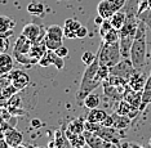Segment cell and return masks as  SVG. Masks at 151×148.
<instances>
[{
	"instance_id": "obj_1",
	"label": "cell",
	"mask_w": 151,
	"mask_h": 148,
	"mask_svg": "<svg viewBox=\"0 0 151 148\" xmlns=\"http://www.w3.org/2000/svg\"><path fill=\"white\" fill-rule=\"evenodd\" d=\"M147 29L149 27L146 26V23L139 19L134 40H133V44H132V49H130V61H132L133 66L136 67V70L139 72H142L146 66Z\"/></svg>"
},
{
	"instance_id": "obj_2",
	"label": "cell",
	"mask_w": 151,
	"mask_h": 148,
	"mask_svg": "<svg viewBox=\"0 0 151 148\" xmlns=\"http://www.w3.org/2000/svg\"><path fill=\"white\" fill-rule=\"evenodd\" d=\"M98 67H99V62H98V58L96 57L93 63L87 66V68H85L83 77H81V81H80V85H79L78 93H76V99L79 102H83L84 98L87 97L89 93H92L94 89H97L102 84L101 81L97 80Z\"/></svg>"
},
{
	"instance_id": "obj_3",
	"label": "cell",
	"mask_w": 151,
	"mask_h": 148,
	"mask_svg": "<svg viewBox=\"0 0 151 148\" xmlns=\"http://www.w3.org/2000/svg\"><path fill=\"white\" fill-rule=\"evenodd\" d=\"M97 58L101 66H106L111 68L122 61V51H120V44L116 43H106L101 40V45L97 51Z\"/></svg>"
},
{
	"instance_id": "obj_4",
	"label": "cell",
	"mask_w": 151,
	"mask_h": 148,
	"mask_svg": "<svg viewBox=\"0 0 151 148\" xmlns=\"http://www.w3.org/2000/svg\"><path fill=\"white\" fill-rule=\"evenodd\" d=\"M136 72H137V70H136V67L133 66L130 58H122V61H120L119 63H116L115 66H112L110 68V74L111 75L120 76V77L125 79L127 81H128Z\"/></svg>"
},
{
	"instance_id": "obj_5",
	"label": "cell",
	"mask_w": 151,
	"mask_h": 148,
	"mask_svg": "<svg viewBox=\"0 0 151 148\" xmlns=\"http://www.w3.org/2000/svg\"><path fill=\"white\" fill-rule=\"evenodd\" d=\"M37 64H40L42 67H48V66H50V64H53L57 70L61 71L65 67V61L62 57L57 56V53L54 50H47L45 53H44V56L40 58Z\"/></svg>"
},
{
	"instance_id": "obj_6",
	"label": "cell",
	"mask_w": 151,
	"mask_h": 148,
	"mask_svg": "<svg viewBox=\"0 0 151 148\" xmlns=\"http://www.w3.org/2000/svg\"><path fill=\"white\" fill-rule=\"evenodd\" d=\"M9 74H11V77H12L13 87H14L18 92H21L25 88H27L30 84V81H31L29 75L21 70H12Z\"/></svg>"
},
{
	"instance_id": "obj_7",
	"label": "cell",
	"mask_w": 151,
	"mask_h": 148,
	"mask_svg": "<svg viewBox=\"0 0 151 148\" xmlns=\"http://www.w3.org/2000/svg\"><path fill=\"white\" fill-rule=\"evenodd\" d=\"M22 35L27 37L31 43H34V41H36L37 39H39L40 36H43V35H45L47 34V30H44L42 26H39V25H36V23H27V25L22 29Z\"/></svg>"
},
{
	"instance_id": "obj_8",
	"label": "cell",
	"mask_w": 151,
	"mask_h": 148,
	"mask_svg": "<svg viewBox=\"0 0 151 148\" xmlns=\"http://www.w3.org/2000/svg\"><path fill=\"white\" fill-rule=\"evenodd\" d=\"M3 135H4L6 143L9 144L11 148L19 146V144H22V142H23V134L21 132H18L14 126L6 128L4 132H3Z\"/></svg>"
},
{
	"instance_id": "obj_9",
	"label": "cell",
	"mask_w": 151,
	"mask_h": 148,
	"mask_svg": "<svg viewBox=\"0 0 151 148\" xmlns=\"http://www.w3.org/2000/svg\"><path fill=\"white\" fill-rule=\"evenodd\" d=\"M102 85H104L105 94L107 95L109 98L114 99V101H122V99H124V94H125L128 84H127L125 87H115V85L109 84L107 81H104Z\"/></svg>"
},
{
	"instance_id": "obj_10",
	"label": "cell",
	"mask_w": 151,
	"mask_h": 148,
	"mask_svg": "<svg viewBox=\"0 0 151 148\" xmlns=\"http://www.w3.org/2000/svg\"><path fill=\"white\" fill-rule=\"evenodd\" d=\"M6 108L8 111L12 113L13 116H19V115H25V109L22 108V101H21V97L18 94L12 95L11 98L8 99V103H6Z\"/></svg>"
},
{
	"instance_id": "obj_11",
	"label": "cell",
	"mask_w": 151,
	"mask_h": 148,
	"mask_svg": "<svg viewBox=\"0 0 151 148\" xmlns=\"http://www.w3.org/2000/svg\"><path fill=\"white\" fill-rule=\"evenodd\" d=\"M124 99L128 101L134 108H138L141 111V106H142V92L133 90L128 85L127 90H125V94H124Z\"/></svg>"
},
{
	"instance_id": "obj_12",
	"label": "cell",
	"mask_w": 151,
	"mask_h": 148,
	"mask_svg": "<svg viewBox=\"0 0 151 148\" xmlns=\"http://www.w3.org/2000/svg\"><path fill=\"white\" fill-rule=\"evenodd\" d=\"M14 26H16V21L12 17L0 16V35H5L8 37L12 36Z\"/></svg>"
},
{
	"instance_id": "obj_13",
	"label": "cell",
	"mask_w": 151,
	"mask_h": 148,
	"mask_svg": "<svg viewBox=\"0 0 151 148\" xmlns=\"http://www.w3.org/2000/svg\"><path fill=\"white\" fill-rule=\"evenodd\" d=\"M31 45H32L31 41L21 34V35L18 36V39L16 40V43H14V46H13V53L29 54L30 49H31Z\"/></svg>"
},
{
	"instance_id": "obj_14",
	"label": "cell",
	"mask_w": 151,
	"mask_h": 148,
	"mask_svg": "<svg viewBox=\"0 0 151 148\" xmlns=\"http://www.w3.org/2000/svg\"><path fill=\"white\" fill-rule=\"evenodd\" d=\"M83 134H84V138H85V143H87L91 148H102L105 146L106 140L104 138H101L98 134H96L93 132H89V130H85Z\"/></svg>"
},
{
	"instance_id": "obj_15",
	"label": "cell",
	"mask_w": 151,
	"mask_h": 148,
	"mask_svg": "<svg viewBox=\"0 0 151 148\" xmlns=\"http://www.w3.org/2000/svg\"><path fill=\"white\" fill-rule=\"evenodd\" d=\"M145 84H146V77H145V75L139 71H137L136 74L128 80L129 88L133 89V90H137V92H143Z\"/></svg>"
},
{
	"instance_id": "obj_16",
	"label": "cell",
	"mask_w": 151,
	"mask_h": 148,
	"mask_svg": "<svg viewBox=\"0 0 151 148\" xmlns=\"http://www.w3.org/2000/svg\"><path fill=\"white\" fill-rule=\"evenodd\" d=\"M54 143L58 148H73L71 146L70 140H68L67 135H66V129L62 128V129H58L54 132Z\"/></svg>"
},
{
	"instance_id": "obj_17",
	"label": "cell",
	"mask_w": 151,
	"mask_h": 148,
	"mask_svg": "<svg viewBox=\"0 0 151 148\" xmlns=\"http://www.w3.org/2000/svg\"><path fill=\"white\" fill-rule=\"evenodd\" d=\"M106 117H107V112L97 107L93 109H89V112L87 115V121L94 122V124H102V121H104Z\"/></svg>"
},
{
	"instance_id": "obj_18",
	"label": "cell",
	"mask_w": 151,
	"mask_h": 148,
	"mask_svg": "<svg viewBox=\"0 0 151 148\" xmlns=\"http://www.w3.org/2000/svg\"><path fill=\"white\" fill-rule=\"evenodd\" d=\"M97 13H98V16H101L104 19H110L111 16L115 13V10L110 5V3L107 0H101L97 5Z\"/></svg>"
},
{
	"instance_id": "obj_19",
	"label": "cell",
	"mask_w": 151,
	"mask_h": 148,
	"mask_svg": "<svg viewBox=\"0 0 151 148\" xmlns=\"http://www.w3.org/2000/svg\"><path fill=\"white\" fill-rule=\"evenodd\" d=\"M13 70V57L9 56L8 53L0 54V72L3 75L9 74Z\"/></svg>"
},
{
	"instance_id": "obj_20",
	"label": "cell",
	"mask_w": 151,
	"mask_h": 148,
	"mask_svg": "<svg viewBox=\"0 0 151 148\" xmlns=\"http://www.w3.org/2000/svg\"><path fill=\"white\" fill-rule=\"evenodd\" d=\"M125 18H127V16H125V12L124 10H118V12H115L114 14L111 16V18H110V22H111V25L112 27H114L115 30H122V27L124 26V23H125Z\"/></svg>"
},
{
	"instance_id": "obj_21",
	"label": "cell",
	"mask_w": 151,
	"mask_h": 148,
	"mask_svg": "<svg viewBox=\"0 0 151 148\" xmlns=\"http://www.w3.org/2000/svg\"><path fill=\"white\" fill-rule=\"evenodd\" d=\"M66 130L75 134H83L85 132V121L83 119H75L68 122Z\"/></svg>"
},
{
	"instance_id": "obj_22",
	"label": "cell",
	"mask_w": 151,
	"mask_h": 148,
	"mask_svg": "<svg viewBox=\"0 0 151 148\" xmlns=\"http://www.w3.org/2000/svg\"><path fill=\"white\" fill-rule=\"evenodd\" d=\"M48 39H53V40H61L63 39V27L58 26V25H52L47 29V35Z\"/></svg>"
},
{
	"instance_id": "obj_23",
	"label": "cell",
	"mask_w": 151,
	"mask_h": 148,
	"mask_svg": "<svg viewBox=\"0 0 151 148\" xmlns=\"http://www.w3.org/2000/svg\"><path fill=\"white\" fill-rule=\"evenodd\" d=\"M66 135L68 140H70L71 146L75 147V148H83L85 143V138H84V134H75V133H71V132H67L66 130Z\"/></svg>"
},
{
	"instance_id": "obj_24",
	"label": "cell",
	"mask_w": 151,
	"mask_h": 148,
	"mask_svg": "<svg viewBox=\"0 0 151 148\" xmlns=\"http://www.w3.org/2000/svg\"><path fill=\"white\" fill-rule=\"evenodd\" d=\"M112 117H114V128L115 129H119V130H124L129 126L130 124V120L128 116H123V115H119V113H114L112 115Z\"/></svg>"
},
{
	"instance_id": "obj_25",
	"label": "cell",
	"mask_w": 151,
	"mask_h": 148,
	"mask_svg": "<svg viewBox=\"0 0 151 148\" xmlns=\"http://www.w3.org/2000/svg\"><path fill=\"white\" fill-rule=\"evenodd\" d=\"M99 102H101V98H99L98 94H96V93H89L87 97L84 98L83 104L88 109H93V108H97L98 107Z\"/></svg>"
},
{
	"instance_id": "obj_26",
	"label": "cell",
	"mask_w": 151,
	"mask_h": 148,
	"mask_svg": "<svg viewBox=\"0 0 151 148\" xmlns=\"http://www.w3.org/2000/svg\"><path fill=\"white\" fill-rule=\"evenodd\" d=\"M27 12L32 16H43L44 12H45V6H44L43 3H39V1H31L29 5H27Z\"/></svg>"
},
{
	"instance_id": "obj_27",
	"label": "cell",
	"mask_w": 151,
	"mask_h": 148,
	"mask_svg": "<svg viewBox=\"0 0 151 148\" xmlns=\"http://www.w3.org/2000/svg\"><path fill=\"white\" fill-rule=\"evenodd\" d=\"M134 108L132 104L125 101V99H122V101H119V104L118 107H116V113H119V115H123V116H128L130 111Z\"/></svg>"
},
{
	"instance_id": "obj_28",
	"label": "cell",
	"mask_w": 151,
	"mask_h": 148,
	"mask_svg": "<svg viewBox=\"0 0 151 148\" xmlns=\"http://www.w3.org/2000/svg\"><path fill=\"white\" fill-rule=\"evenodd\" d=\"M106 43H116V41L120 40V31L119 30H115V29H111L106 34V36L102 39Z\"/></svg>"
},
{
	"instance_id": "obj_29",
	"label": "cell",
	"mask_w": 151,
	"mask_h": 148,
	"mask_svg": "<svg viewBox=\"0 0 151 148\" xmlns=\"http://www.w3.org/2000/svg\"><path fill=\"white\" fill-rule=\"evenodd\" d=\"M13 58H16V61L18 62L22 66H31L32 62L29 54H18V53H13Z\"/></svg>"
},
{
	"instance_id": "obj_30",
	"label": "cell",
	"mask_w": 151,
	"mask_h": 148,
	"mask_svg": "<svg viewBox=\"0 0 151 148\" xmlns=\"http://www.w3.org/2000/svg\"><path fill=\"white\" fill-rule=\"evenodd\" d=\"M109 76H110V68L106 67V66H101V64H99L98 71H97V80L101 81V82H104Z\"/></svg>"
},
{
	"instance_id": "obj_31",
	"label": "cell",
	"mask_w": 151,
	"mask_h": 148,
	"mask_svg": "<svg viewBox=\"0 0 151 148\" xmlns=\"http://www.w3.org/2000/svg\"><path fill=\"white\" fill-rule=\"evenodd\" d=\"M111 29H114V27H112L110 19H104V22L99 25V35H101V39H104L106 36V34H107Z\"/></svg>"
},
{
	"instance_id": "obj_32",
	"label": "cell",
	"mask_w": 151,
	"mask_h": 148,
	"mask_svg": "<svg viewBox=\"0 0 151 148\" xmlns=\"http://www.w3.org/2000/svg\"><path fill=\"white\" fill-rule=\"evenodd\" d=\"M80 26H81V23L75 18H67L63 23V27H66V29H68V30H73V31H76Z\"/></svg>"
},
{
	"instance_id": "obj_33",
	"label": "cell",
	"mask_w": 151,
	"mask_h": 148,
	"mask_svg": "<svg viewBox=\"0 0 151 148\" xmlns=\"http://www.w3.org/2000/svg\"><path fill=\"white\" fill-rule=\"evenodd\" d=\"M45 45L48 50H57L60 46H62V41L61 40H53V39H48L45 36Z\"/></svg>"
},
{
	"instance_id": "obj_34",
	"label": "cell",
	"mask_w": 151,
	"mask_h": 148,
	"mask_svg": "<svg viewBox=\"0 0 151 148\" xmlns=\"http://www.w3.org/2000/svg\"><path fill=\"white\" fill-rule=\"evenodd\" d=\"M96 57H97V54H93L92 51H84V53L81 54V62H83L85 66H89V64L93 63Z\"/></svg>"
},
{
	"instance_id": "obj_35",
	"label": "cell",
	"mask_w": 151,
	"mask_h": 148,
	"mask_svg": "<svg viewBox=\"0 0 151 148\" xmlns=\"http://www.w3.org/2000/svg\"><path fill=\"white\" fill-rule=\"evenodd\" d=\"M11 43H9V37L5 35H0V54L6 53L9 50Z\"/></svg>"
},
{
	"instance_id": "obj_36",
	"label": "cell",
	"mask_w": 151,
	"mask_h": 148,
	"mask_svg": "<svg viewBox=\"0 0 151 148\" xmlns=\"http://www.w3.org/2000/svg\"><path fill=\"white\" fill-rule=\"evenodd\" d=\"M138 18L141 21H143L149 29H151V9H147L143 13H141V14L138 16Z\"/></svg>"
},
{
	"instance_id": "obj_37",
	"label": "cell",
	"mask_w": 151,
	"mask_h": 148,
	"mask_svg": "<svg viewBox=\"0 0 151 148\" xmlns=\"http://www.w3.org/2000/svg\"><path fill=\"white\" fill-rule=\"evenodd\" d=\"M107 1L110 3V5L114 8L115 12H118V10H122L123 8H124L127 0H107Z\"/></svg>"
},
{
	"instance_id": "obj_38",
	"label": "cell",
	"mask_w": 151,
	"mask_h": 148,
	"mask_svg": "<svg viewBox=\"0 0 151 148\" xmlns=\"http://www.w3.org/2000/svg\"><path fill=\"white\" fill-rule=\"evenodd\" d=\"M87 36H88V29L85 26H80L76 30V37L78 39H84Z\"/></svg>"
},
{
	"instance_id": "obj_39",
	"label": "cell",
	"mask_w": 151,
	"mask_h": 148,
	"mask_svg": "<svg viewBox=\"0 0 151 148\" xmlns=\"http://www.w3.org/2000/svg\"><path fill=\"white\" fill-rule=\"evenodd\" d=\"M63 36L67 37V39H70V40L78 39V37H76V31L68 30V29H66V27H63Z\"/></svg>"
},
{
	"instance_id": "obj_40",
	"label": "cell",
	"mask_w": 151,
	"mask_h": 148,
	"mask_svg": "<svg viewBox=\"0 0 151 148\" xmlns=\"http://www.w3.org/2000/svg\"><path fill=\"white\" fill-rule=\"evenodd\" d=\"M54 51L57 53V56H60V57H62V58H66L68 56V49H67L66 46H63V45L60 46L57 50H54Z\"/></svg>"
},
{
	"instance_id": "obj_41",
	"label": "cell",
	"mask_w": 151,
	"mask_h": 148,
	"mask_svg": "<svg viewBox=\"0 0 151 148\" xmlns=\"http://www.w3.org/2000/svg\"><path fill=\"white\" fill-rule=\"evenodd\" d=\"M143 93L151 94V74H150V76L146 79V84H145V88H143Z\"/></svg>"
},
{
	"instance_id": "obj_42",
	"label": "cell",
	"mask_w": 151,
	"mask_h": 148,
	"mask_svg": "<svg viewBox=\"0 0 151 148\" xmlns=\"http://www.w3.org/2000/svg\"><path fill=\"white\" fill-rule=\"evenodd\" d=\"M102 125H105V126H114V117H112V115H107V117L102 121Z\"/></svg>"
},
{
	"instance_id": "obj_43",
	"label": "cell",
	"mask_w": 151,
	"mask_h": 148,
	"mask_svg": "<svg viewBox=\"0 0 151 148\" xmlns=\"http://www.w3.org/2000/svg\"><path fill=\"white\" fill-rule=\"evenodd\" d=\"M0 148H11L9 147V144L6 143V140H5L3 134H0Z\"/></svg>"
},
{
	"instance_id": "obj_44",
	"label": "cell",
	"mask_w": 151,
	"mask_h": 148,
	"mask_svg": "<svg viewBox=\"0 0 151 148\" xmlns=\"http://www.w3.org/2000/svg\"><path fill=\"white\" fill-rule=\"evenodd\" d=\"M31 126L32 128H40V126H42V121L37 120V119H34L31 121Z\"/></svg>"
},
{
	"instance_id": "obj_45",
	"label": "cell",
	"mask_w": 151,
	"mask_h": 148,
	"mask_svg": "<svg viewBox=\"0 0 151 148\" xmlns=\"http://www.w3.org/2000/svg\"><path fill=\"white\" fill-rule=\"evenodd\" d=\"M102 148H120V147H119V146H116V144H114V143L106 142V143H105V146L102 147Z\"/></svg>"
},
{
	"instance_id": "obj_46",
	"label": "cell",
	"mask_w": 151,
	"mask_h": 148,
	"mask_svg": "<svg viewBox=\"0 0 151 148\" xmlns=\"http://www.w3.org/2000/svg\"><path fill=\"white\" fill-rule=\"evenodd\" d=\"M102 22H104V18H102V17H101V16H98V17H97V18H96V19H94V23H96V25H98V26H99V25H101V23H102Z\"/></svg>"
},
{
	"instance_id": "obj_47",
	"label": "cell",
	"mask_w": 151,
	"mask_h": 148,
	"mask_svg": "<svg viewBox=\"0 0 151 148\" xmlns=\"http://www.w3.org/2000/svg\"><path fill=\"white\" fill-rule=\"evenodd\" d=\"M124 148H142V147L137 146V144H125Z\"/></svg>"
},
{
	"instance_id": "obj_48",
	"label": "cell",
	"mask_w": 151,
	"mask_h": 148,
	"mask_svg": "<svg viewBox=\"0 0 151 148\" xmlns=\"http://www.w3.org/2000/svg\"><path fill=\"white\" fill-rule=\"evenodd\" d=\"M14 148H32V146H26V144H19V146H17V147H14Z\"/></svg>"
},
{
	"instance_id": "obj_49",
	"label": "cell",
	"mask_w": 151,
	"mask_h": 148,
	"mask_svg": "<svg viewBox=\"0 0 151 148\" xmlns=\"http://www.w3.org/2000/svg\"><path fill=\"white\" fill-rule=\"evenodd\" d=\"M32 148H39V147H34V146H32ZM40 148H42V147H40Z\"/></svg>"
}]
</instances>
